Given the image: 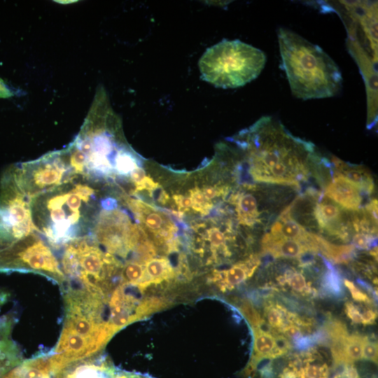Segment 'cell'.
<instances>
[{"label":"cell","instance_id":"4","mask_svg":"<svg viewBox=\"0 0 378 378\" xmlns=\"http://www.w3.org/2000/svg\"><path fill=\"white\" fill-rule=\"evenodd\" d=\"M325 10L337 13L347 33V47L363 77L377 73V3L356 1L327 3Z\"/></svg>","mask_w":378,"mask_h":378},{"label":"cell","instance_id":"7","mask_svg":"<svg viewBox=\"0 0 378 378\" xmlns=\"http://www.w3.org/2000/svg\"><path fill=\"white\" fill-rule=\"evenodd\" d=\"M115 368L107 357L98 354L68 364L52 378H111Z\"/></svg>","mask_w":378,"mask_h":378},{"label":"cell","instance_id":"19","mask_svg":"<svg viewBox=\"0 0 378 378\" xmlns=\"http://www.w3.org/2000/svg\"><path fill=\"white\" fill-rule=\"evenodd\" d=\"M138 167L137 162L132 153L121 148L115 160V173L121 176L130 175Z\"/></svg>","mask_w":378,"mask_h":378},{"label":"cell","instance_id":"10","mask_svg":"<svg viewBox=\"0 0 378 378\" xmlns=\"http://www.w3.org/2000/svg\"><path fill=\"white\" fill-rule=\"evenodd\" d=\"M324 194L328 198L349 211H358L362 204L360 190L338 174L327 185Z\"/></svg>","mask_w":378,"mask_h":378},{"label":"cell","instance_id":"26","mask_svg":"<svg viewBox=\"0 0 378 378\" xmlns=\"http://www.w3.org/2000/svg\"><path fill=\"white\" fill-rule=\"evenodd\" d=\"M363 358L377 363V344L365 337L363 346Z\"/></svg>","mask_w":378,"mask_h":378},{"label":"cell","instance_id":"34","mask_svg":"<svg viewBox=\"0 0 378 378\" xmlns=\"http://www.w3.org/2000/svg\"><path fill=\"white\" fill-rule=\"evenodd\" d=\"M145 177V171L139 167L135 169L130 175L131 181L135 186L139 184Z\"/></svg>","mask_w":378,"mask_h":378},{"label":"cell","instance_id":"9","mask_svg":"<svg viewBox=\"0 0 378 378\" xmlns=\"http://www.w3.org/2000/svg\"><path fill=\"white\" fill-rule=\"evenodd\" d=\"M13 324L12 315L0 316V378L23 360L19 346L11 338Z\"/></svg>","mask_w":378,"mask_h":378},{"label":"cell","instance_id":"31","mask_svg":"<svg viewBox=\"0 0 378 378\" xmlns=\"http://www.w3.org/2000/svg\"><path fill=\"white\" fill-rule=\"evenodd\" d=\"M173 198L178 206L179 211H187L192 206V202L189 197L176 195L173 196Z\"/></svg>","mask_w":378,"mask_h":378},{"label":"cell","instance_id":"24","mask_svg":"<svg viewBox=\"0 0 378 378\" xmlns=\"http://www.w3.org/2000/svg\"><path fill=\"white\" fill-rule=\"evenodd\" d=\"M241 311L253 328L262 329L263 326H265V323L264 320L260 318L259 314L249 302L244 301L242 303L241 305Z\"/></svg>","mask_w":378,"mask_h":378},{"label":"cell","instance_id":"8","mask_svg":"<svg viewBox=\"0 0 378 378\" xmlns=\"http://www.w3.org/2000/svg\"><path fill=\"white\" fill-rule=\"evenodd\" d=\"M127 202L139 220L159 239L166 241L172 238L176 228L162 214L140 200L129 199Z\"/></svg>","mask_w":378,"mask_h":378},{"label":"cell","instance_id":"12","mask_svg":"<svg viewBox=\"0 0 378 378\" xmlns=\"http://www.w3.org/2000/svg\"><path fill=\"white\" fill-rule=\"evenodd\" d=\"M314 216L321 229L330 234L345 237L346 236L342 209L330 202H320L314 208Z\"/></svg>","mask_w":378,"mask_h":378},{"label":"cell","instance_id":"18","mask_svg":"<svg viewBox=\"0 0 378 378\" xmlns=\"http://www.w3.org/2000/svg\"><path fill=\"white\" fill-rule=\"evenodd\" d=\"M254 332L253 355L246 370L253 368L262 358H268L275 346V339L269 332L253 328Z\"/></svg>","mask_w":378,"mask_h":378},{"label":"cell","instance_id":"17","mask_svg":"<svg viewBox=\"0 0 378 378\" xmlns=\"http://www.w3.org/2000/svg\"><path fill=\"white\" fill-rule=\"evenodd\" d=\"M239 221L251 226L258 221L259 212L255 197L250 193L236 195L233 199Z\"/></svg>","mask_w":378,"mask_h":378},{"label":"cell","instance_id":"35","mask_svg":"<svg viewBox=\"0 0 378 378\" xmlns=\"http://www.w3.org/2000/svg\"><path fill=\"white\" fill-rule=\"evenodd\" d=\"M362 316V323L364 325L374 324L377 318V313L372 309H368L363 312Z\"/></svg>","mask_w":378,"mask_h":378},{"label":"cell","instance_id":"36","mask_svg":"<svg viewBox=\"0 0 378 378\" xmlns=\"http://www.w3.org/2000/svg\"><path fill=\"white\" fill-rule=\"evenodd\" d=\"M9 293L0 289V310L1 307L8 302Z\"/></svg>","mask_w":378,"mask_h":378},{"label":"cell","instance_id":"27","mask_svg":"<svg viewBox=\"0 0 378 378\" xmlns=\"http://www.w3.org/2000/svg\"><path fill=\"white\" fill-rule=\"evenodd\" d=\"M344 283V285L349 290L351 296L354 300L360 302H370V299L369 298V297L362 290L358 289L353 282L348 279H345Z\"/></svg>","mask_w":378,"mask_h":378},{"label":"cell","instance_id":"16","mask_svg":"<svg viewBox=\"0 0 378 378\" xmlns=\"http://www.w3.org/2000/svg\"><path fill=\"white\" fill-rule=\"evenodd\" d=\"M145 280L141 286L144 291L151 284H158L175 276L173 267L166 258H150L144 265Z\"/></svg>","mask_w":378,"mask_h":378},{"label":"cell","instance_id":"32","mask_svg":"<svg viewBox=\"0 0 378 378\" xmlns=\"http://www.w3.org/2000/svg\"><path fill=\"white\" fill-rule=\"evenodd\" d=\"M136 190H147L152 191L158 187V184L153 181V179L148 176H146L137 185L135 186Z\"/></svg>","mask_w":378,"mask_h":378},{"label":"cell","instance_id":"23","mask_svg":"<svg viewBox=\"0 0 378 378\" xmlns=\"http://www.w3.org/2000/svg\"><path fill=\"white\" fill-rule=\"evenodd\" d=\"M207 240L209 241L211 250L215 252L219 248L227 251L225 234L218 227H211L207 230Z\"/></svg>","mask_w":378,"mask_h":378},{"label":"cell","instance_id":"11","mask_svg":"<svg viewBox=\"0 0 378 378\" xmlns=\"http://www.w3.org/2000/svg\"><path fill=\"white\" fill-rule=\"evenodd\" d=\"M263 250L273 256L279 258H297L308 251H316V244L297 240L285 239L266 234L262 239Z\"/></svg>","mask_w":378,"mask_h":378},{"label":"cell","instance_id":"33","mask_svg":"<svg viewBox=\"0 0 378 378\" xmlns=\"http://www.w3.org/2000/svg\"><path fill=\"white\" fill-rule=\"evenodd\" d=\"M281 331L289 338L297 339L301 335L300 328L295 324L286 325Z\"/></svg>","mask_w":378,"mask_h":378},{"label":"cell","instance_id":"21","mask_svg":"<svg viewBox=\"0 0 378 378\" xmlns=\"http://www.w3.org/2000/svg\"><path fill=\"white\" fill-rule=\"evenodd\" d=\"M190 193L191 207L203 215L208 214L213 206L211 202L206 200L202 191L197 188L190 190Z\"/></svg>","mask_w":378,"mask_h":378},{"label":"cell","instance_id":"29","mask_svg":"<svg viewBox=\"0 0 378 378\" xmlns=\"http://www.w3.org/2000/svg\"><path fill=\"white\" fill-rule=\"evenodd\" d=\"M345 312L347 316L355 323H362V316L358 309L351 302L345 304Z\"/></svg>","mask_w":378,"mask_h":378},{"label":"cell","instance_id":"2","mask_svg":"<svg viewBox=\"0 0 378 378\" xmlns=\"http://www.w3.org/2000/svg\"><path fill=\"white\" fill-rule=\"evenodd\" d=\"M277 38L281 64L295 97L323 99L340 92V69L321 47L286 28L278 29Z\"/></svg>","mask_w":378,"mask_h":378},{"label":"cell","instance_id":"3","mask_svg":"<svg viewBox=\"0 0 378 378\" xmlns=\"http://www.w3.org/2000/svg\"><path fill=\"white\" fill-rule=\"evenodd\" d=\"M266 55L239 40L224 39L209 48L199 61L203 80L221 88H236L255 79L263 70Z\"/></svg>","mask_w":378,"mask_h":378},{"label":"cell","instance_id":"6","mask_svg":"<svg viewBox=\"0 0 378 378\" xmlns=\"http://www.w3.org/2000/svg\"><path fill=\"white\" fill-rule=\"evenodd\" d=\"M10 272L41 274L59 286L64 280L52 248L36 232L0 250V272Z\"/></svg>","mask_w":378,"mask_h":378},{"label":"cell","instance_id":"22","mask_svg":"<svg viewBox=\"0 0 378 378\" xmlns=\"http://www.w3.org/2000/svg\"><path fill=\"white\" fill-rule=\"evenodd\" d=\"M281 278L293 290L302 293L309 289L305 277L300 272L289 270Z\"/></svg>","mask_w":378,"mask_h":378},{"label":"cell","instance_id":"28","mask_svg":"<svg viewBox=\"0 0 378 378\" xmlns=\"http://www.w3.org/2000/svg\"><path fill=\"white\" fill-rule=\"evenodd\" d=\"M111 378H155L149 374L115 368Z\"/></svg>","mask_w":378,"mask_h":378},{"label":"cell","instance_id":"14","mask_svg":"<svg viewBox=\"0 0 378 378\" xmlns=\"http://www.w3.org/2000/svg\"><path fill=\"white\" fill-rule=\"evenodd\" d=\"M332 162L336 169V174L347 179L360 190L369 194L372 192L374 188V180L370 172L365 167L350 164L334 156Z\"/></svg>","mask_w":378,"mask_h":378},{"label":"cell","instance_id":"25","mask_svg":"<svg viewBox=\"0 0 378 378\" xmlns=\"http://www.w3.org/2000/svg\"><path fill=\"white\" fill-rule=\"evenodd\" d=\"M374 240L375 237L371 234L358 232L353 237L352 244L359 249H369Z\"/></svg>","mask_w":378,"mask_h":378},{"label":"cell","instance_id":"13","mask_svg":"<svg viewBox=\"0 0 378 378\" xmlns=\"http://www.w3.org/2000/svg\"><path fill=\"white\" fill-rule=\"evenodd\" d=\"M290 206L286 208L270 228L273 236L297 240L317 245L314 234L309 233L300 223L293 219L290 214Z\"/></svg>","mask_w":378,"mask_h":378},{"label":"cell","instance_id":"30","mask_svg":"<svg viewBox=\"0 0 378 378\" xmlns=\"http://www.w3.org/2000/svg\"><path fill=\"white\" fill-rule=\"evenodd\" d=\"M226 190L227 188L225 187L207 186L203 188L202 191L206 200L210 201L211 199L225 193Z\"/></svg>","mask_w":378,"mask_h":378},{"label":"cell","instance_id":"20","mask_svg":"<svg viewBox=\"0 0 378 378\" xmlns=\"http://www.w3.org/2000/svg\"><path fill=\"white\" fill-rule=\"evenodd\" d=\"M265 316L270 327L281 330L286 326V309L276 304H269L265 308Z\"/></svg>","mask_w":378,"mask_h":378},{"label":"cell","instance_id":"5","mask_svg":"<svg viewBox=\"0 0 378 378\" xmlns=\"http://www.w3.org/2000/svg\"><path fill=\"white\" fill-rule=\"evenodd\" d=\"M9 168L20 188L31 200L79 177L74 174L65 149Z\"/></svg>","mask_w":378,"mask_h":378},{"label":"cell","instance_id":"15","mask_svg":"<svg viewBox=\"0 0 378 378\" xmlns=\"http://www.w3.org/2000/svg\"><path fill=\"white\" fill-rule=\"evenodd\" d=\"M257 266L255 260L239 262L227 270L215 273L211 281L217 283L223 290L232 289L250 277Z\"/></svg>","mask_w":378,"mask_h":378},{"label":"cell","instance_id":"1","mask_svg":"<svg viewBox=\"0 0 378 378\" xmlns=\"http://www.w3.org/2000/svg\"><path fill=\"white\" fill-rule=\"evenodd\" d=\"M96 190L78 177L31 200L34 225L53 249L88 234Z\"/></svg>","mask_w":378,"mask_h":378}]
</instances>
